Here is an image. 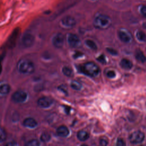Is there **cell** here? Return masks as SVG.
Segmentation results:
<instances>
[{
	"label": "cell",
	"instance_id": "obj_28",
	"mask_svg": "<svg viewBox=\"0 0 146 146\" xmlns=\"http://www.w3.org/2000/svg\"><path fill=\"white\" fill-rule=\"evenodd\" d=\"M107 51L112 55H116L117 54V52L116 51V50L112 48H107Z\"/></svg>",
	"mask_w": 146,
	"mask_h": 146
},
{
	"label": "cell",
	"instance_id": "obj_15",
	"mask_svg": "<svg viewBox=\"0 0 146 146\" xmlns=\"http://www.w3.org/2000/svg\"><path fill=\"white\" fill-rule=\"evenodd\" d=\"M120 64L121 67L125 70H130L133 66L132 63L127 59H123L120 61Z\"/></svg>",
	"mask_w": 146,
	"mask_h": 146
},
{
	"label": "cell",
	"instance_id": "obj_18",
	"mask_svg": "<svg viewBox=\"0 0 146 146\" xmlns=\"http://www.w3.org/2000/svg\"><path fill=\"white\" fill-rule=\"evenodd\" d=\"M62 72L64 75L67 76H71L73 75L72 70L70 67L67 66H64L63 67Z\"/></svg>",
	"mask_w": 146,
	"mask_h": 146
},
{
	"label": "cell",
	"instance_id": "obj_36",
	"mask_svg": "<svg viewBox=\"0 0 146 146\" xmlns=\"http://www.w3.org/2000/svg\"><path fill=\"white\" fill-rule=\"evenodd\" d=\"M1 70H2V66H1V63H0V74H1Z\"/></svg>",
	"mask_w": 146,
	"mask_h": 146
},
{
	"label": "cell",
	"instance_id": "obj_31",
	"mask_svg": "<svg viewBox=\"0 0 146 146\" xmlns=\"http://www.w3.org/2000/svg\"><path fill=\"white\" fill-rule=\"evenodd\" d=\"M83 55V54L82 53H81L80 52H76L74 54V58L76 59L78 58H79V57H81Z\"/></svg>",
	"mask_w": 146,
	"mask_h": 146
},
{
	"label": "cell",
	"instance_id": "obj_32",
	"mask_svg": "<svg viewBox=\"0 0 146 146\" xmlns=\"http://www.w3.org/2000/svg\"><path fill=\"white\" fill-rule=\"evenodd\" d=\"M5 146H17V144L15 141H10L7 143Z\"/></svg>",
	"mask_w": 146,
	"mask_h": 146
},
{
	"label": "cell",
	"instance_id": "obj_34",
	"mask_svg": "<svg viewBox=\"0 0 146 146\" xmlns=\"http://www.w3.org/2000/svg\"><path fill=\"white\" fill-rule=\"evenodd\" d=\"M64 107L65 112L67 113H69L70 112V110H71V107L69 106H64Z\"/></svg>",
	"mask_w": 146,
	"mask_h": 146
},
{
	"label": "cell",
	"instance_id": "obj_14",
	"mask_svg": "<svg viewBox=\"0 0 146 146\" xmlns=\"http://www.w3.org/2000/svg\"><path fill=\"white\" fill-rule=\"evenodd\" d=\"M119 36L120 39L124 42L125 43H128L131 41V35L125 31L120 30L119 32Z\"/></svg>",
	"mask_w": 146,
	"mask_h": 146
},
{
	"label": "cell",
	"instance_id": "obj_37",
	"mask_svg": "<svg viewBox=\"0 0 146 146\" xmlns=\"http://www.w3.org/2000/svg\"><path fill=\"white\" fill-rule=\"evenodd\" d=\"M80 146H88V145H85V144H83V145H80Z\"/></svg>",
	"mask_w": 146,
	"mask_h": 146
},
{
	"label": "cell",
	"instance_id": "obj_27",
	"mask_svg": "<svg viewBox=\"0 0 146 146\" xmlns=\"http://www.w3.org/2000/svg\"><path fill=\"white\" fill-rule=\"evenodd\" d=\"M97 60L100 62L102 63H105L106 62V58L105 56L104 55H101L100 56H99V57L97 58Z\"/></svg>",
	"mask_w": 146,
	"mask_h": 146
},
{
	"label": "cell",
	"instance_id": "obj_22",
	"mask_svg": "<svg viewBox=\"0 0 146 146\" xmlns=\"http://www.w3.org/2000/svg\"><path fill=\"white\" fill-rule=\"evenodd\" d=\"M86 44L88 47H89L90 48H91V49H92L94 50H96L97 49V46H96V43L91 40H88V39L86 40Z\"/></svg>",
	"mask_w": 146,
	"mask_h": 146
},
{
	"label": "cell",
	"instance_id": "obj_10",
	"mask_svg": "<svg viewBox=\"0 0 146 146\" xmlns=\"http://www.w3.org/2000/svg\"><path fill=\"white\" fill-rule=\"evenodd\" d=\"M10 85L4 82H0V97L6 96L10 91Z\"/></svg>",
	"mask_w": 146,
	"mask_h": 146
},
{
	"label": "cell",
	"instance_id": "obj_11",
	"mask_svg": "<svg viewBox=\"0 0 146 146\" xmlns=\"http://www.w3.org/2000/svg\"><path fill=\"white\" fill-rule=\"evenodd\" d=\"M61 23L65 27H71L75 25V20L72 17L66 16L61 20Z\"/></svg>",
	"mask_w": 146,
	"mask_h": 146
},
{
	"label": "cell",
	"instance_id": "obj_29",
	"mask_svg": "<svg viewBox=\"0 0 146 146\" xmlns=\"http://www.w3.org/2000/svg\"><path fill=\"white\" fill-rule=\"evenodd\" d=\"M100 144L101 146H107L108 144L107 140L105 139H101L100 140Z\"/></svg>",
	"mask_w": 146,
	"mask_h": 146
},
{
	"label": "cell",
	"instance_id": "obj_24",
	"mask_svg": "<svg viewBox=\"0 0 146 146\" xmlns=\"http://www.w3.org/2000/svg\"><path fill=\"white\" fill-rule=\"evenodd\" d=\"M6 139V133L5 130L0 127V143H3Z\"/></svg>",
	"mask_w": 146,
	"mask_h": 146
},
{
	"label": "cell",
	"instance_id": "obj_30",
	"mask_svg": "<svg viewBox=\"0 0 146 146\" xmlns=\"http://www.w3.org/2000/svg\"><path fill=\"white\" fill-rule=\"evenodd\" d=\"M140 12L143 15L146 17V5H144L141 7Z\"/></svg>",
	"mask_w": 146,
	"mask_h": 146
},
{
	"label": "cell",
	"instance_id": "obj_13",
	"mask_svg": "<svg viewBox=\"0 0 146 146\" xmlns=\"http://www.w3.org/2000/svg\"><path fill=\"white\" fill-rule=\"evenodd\" d=\"M56 133L60 137H66L69 134V130L67 127L61 125L57 128Z\"/></svg>",
	"mask_w": 146,
	"mask_h": 146
},
{
	"label": "cell",
	"instance_id": "obj_25",
	"mask_svg": "<svg viewBox=\"0 0 146 146\" xmlns=\"http://www.w3.org/2000/svg\"><path fill=\"white\" fill-rule=\"evenodd\" d=\"M125 143L121 138H119L116 142V146H125Z\"/></svg>",
	"mask_w": 146,
	"mask_h": 146
},
{
	"label": "cell",
	"instance_id": "obj_5",
	"mask_svg": "<svg viewBox=\"0 0 146 146\" xmlns=\"http://www.w3.org/2000/svg\"><path fill=\"white\" fill-rule=\"evenodd\" d=\"M21 42L22 45L26 47L29 48L33 46L35 42V37L30 33H26L22 37Z\"/></svg>",
	"mask_w": 146,
	"mask_h": 146
},
{
	"label": "cell",
	"instance_id": "obj_8",
	"mask_svg": "<svg viewBox=\"0 0 146 146\" xmlns=\"http://www.w3.org/2000/svg\"><path fill=\"white\" fill-rule=\"evenodd\" d=\"M69 45L72 47H78L80 46L81 42L79 37L74 34H69L67 37Z\"/></svg>",
	"mask_w": 146,
	"mask_h": 146
},
{
	"label": "cell",
	"instance_id": "obj_21",
	"mask_svg": "<svg viewBox=\"0 0 146 146\" xmlns=\"http://www.w3.org/2000/svg\"><path fill=\"white\" fill-rule=\"evenodd\" d=\"M51 139L50 135L47 132H43L40 136V140L43 142H47Z\"/></svg>",
	"mask_w": 146,
	"mask_h": 146
},
{
	"label": "cell",
	"instance_id": "obj_17",
	"mask_svg": "<svg viewBox=\"0 0 146 146\" xmlns=\"http://www.w3.org/2000/svg\"><path fill=\"white\" fill-rule=\"evenodd\" d=\"M78 138L81 141L86 140L89 137V134L84 131H80L77 134Z\"/></svg>",
	"mask_w": 146,
	"mask_h": 146
},
{
	"label": "cell",
	"instance_id": "obj_33",
	"mask_svg": "<svg viewBox=\"0 0 146 146\" xmlns=\"http://www.w3.org/2000/svg\"><path fill=\"white\" fill-rule=\"evenodd\" d=\"M64 88H66V86H59V89L60 90L62 91H63L64 94H67V91L66 89H64Z\"/></svg>",
	"mask_w": 146,
	"mask_h": 146
},
{
	"label": "cell",
	"instance_id": "obj_4",
	"mask_svg": "<svg viewBox=\"0 0 146 146\" xmlns=\"http://www.w3.org/2000/svg\"><path fill=\"white\" fill-rule=\"evenodd\" d=\"M28 98L27 93L22 90H18L14 92L11 96V100L17 103L25 102Z\"/></svg>",
	"mask_w": 146,
	"mask_h": 146
},
{
	"label": "cell",
	"instance_id": "obj_1",
	"mask_svg": "<svg viewBox=\"0 0 146 146\" xmlns=\"http://www.w3.org/2000/svg\"><path fill=\"white\" fill-rule=\"evenodd\" d=\"M19 72L25 75L32 74L35 71V66L32 61L29 59H21L17 65Z\"/></svg>",
	"mask_w": 146,
	"mask_h": 146
},
{
	"label": "cell",
	"instance_id": "obj_35",
	"mask_svg": "<svg viewBox=\"0 0 146 146\" xmlns=\"http://www.w3.org/2000/svg\"><path fill=\"white\" fill-rule=\"evenodd\" d=\"M143 26L144 27V29H146V22H144V23H143Z\"/></svg>",
	"mask_w": 146,
	"mask_h": 146
},
{
	"label": "cell",
	"instance_id": "obj_20",
	"mask_svg": "<svg viewBox=\"0 0 146 146\" xmlns=\"http://www.w3.org/2000/svg\"><path fill=\"white\" fill-rule=\"evenodd\" d=\"M136 37L140 41L146 40V34L142 31H139L136 33Z\"/></svg>",
	"mask_w": 146,
	"mask_h": 146
},
{
	"label": "cell",
	"instance_id": "obj_3",
	"mask_svg": "<svg viewBox=\"0 0 146 146\" xmlns=\"http://www.w3.org/2000/svg\"><path fill=\"white\" fill-rule=\"evenodd\" d=\"M111 23L110 18L104 14L98 15L94 21V24L95 27L101 29H105L108 28Z\"/></svg>",
	"mask_w": 146,
	"mask_h": 146
},
{
	"label": "cell",
	"instance_id": "obj_2",
	"mask_svg": "<svg viewBox=\"0 0 146 146\" xmlns=\"http://www.w3.org/2000/svg\"><path fill=\"white\" fill-rule=\"evenodd\" d=\"M78 69L81 72L90 76H96L100 72V68L93 62H87L80 65Z\"/></svg>",
	"mask_w": 146,
	"mask_h": 146
},
{
	"label": "cell",
	"instance_id": "obj_9",
	"mask_svg": "<svg viewBox=\"0 0 146 146\" xmlns=\"http://www.w3.org/2000/svg\"><path fill=\"white\" fill-rule=\"evenodd\" d=\"M64 38L62 33L56 34L52 39V44L56 48H61L64 43Z\"/></svg>",
	"mask_w": 146,
	"mask_h": 146
},
{
	"label": "cell",
	"instance_id": "obj_23",
	"mask_svg": "<svg viewBox=\"0 0 146 146\" xmlns=\"http://www.w3.org/2000/svg\"><path fill=\"white\" fill-rule=\"evenodd\" d=\"M25 146H40V143L37 140L32 139L28 141L25 144Z\"/></svg>",
	"mask_w": 146,
	"mask_h": 146
},
{
	"label": "cell",
	"instance_id": "obj_16",
	"mask_svg": "<svg viewBox=\"0 0 146 146\" xmlns=\"http://www.w3.org/2000/svg\"><path fill=\"white\" fill-rule=\"evenodd\" d=\"M135 57H136V59L138 61H139V62H140L141 63L145 62L146 61V57L145 56V55H144L143 52L141 50H137L136 52Z\"/></svg>",
	"mask_w": 146,
	"mask_h": 146
},
{
	"label": "cell",
	"instance_id": "obj_19",
	"mask_svg": "<svg viewBox=\"0 0 146 146\" xmlns=\"http://www.w3.org/2000/svg\"><path fill=\"white\" fill-rule=\"evenodd\" d=\"M70 86L71 88L75 90H80L82 88L81 83L76 80H72L70 83Z\"/></svg>",
	"mask_w": 146,
	"mask_h": 146
},
{
	"label": "cell",
	"instance_id": "obj_26",
	"mask_svg": "<svg viewBox=\"0 0 146 146\" xmlns=\"http://www.w3.org/2000/svg\"><path fill=\"white\" fill-rule=\"evenodd\" d=\"M107 76L109 78H113L114 77H115L116 76V74L115 72V71H112V70H110L107 72Z\"/></svg>",
	"mask_w": 146,
	"mask_h": 146
},
{
	"label": "cell",
	"instance_id": "obj_7",
	"mask_svg": "<svg viewBox=\"0 0 146 146\" xmlns=\"http://www.w3.org/2000/svg\"><path fill=\"white\" fill-rule=\"evenodd\" d=\"M53 103V100L47 96H42L37 100L38 106L42 108H47L50 107Z\"/></svg>",
	"mask_w": 146,
	"mask_h": 146
},
{
	"label": "cell",
	"instance_id": "obj_6",
	"mask_svg": "<svg viewBox=\"0 0 146 146\" xmlns=\"http://www.w3.org/2000/svg\"><path fill=\"white\" fill-rule=\"evenodd\" d=\"M129 139L131 143L139 144L144 140V134L140 131H136L130 135Z\"/></svg>",
	"mask_w": 146,
	"mask_h": 146
},
{
	"label": "cell",
	"instance_id": "obj_12",
	"mask_svg": "<svg viewBox=\"0 0 146 146\" xmlns=\"http://www.w3.org/2000/svg\"><path fill=\"white\" fill-rule=\"evenodd\" d=\"M23 125L29 128H34L37 126L38 123L36 120L33 117H27L23 120Z\"/></svg>",
	"mask_w": 146,
	"mask_h": 146
}]
</instances>
